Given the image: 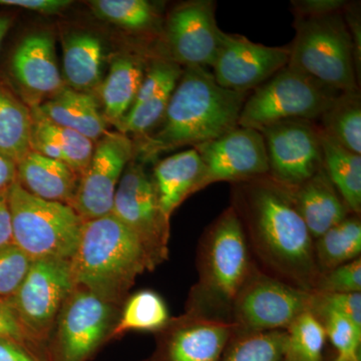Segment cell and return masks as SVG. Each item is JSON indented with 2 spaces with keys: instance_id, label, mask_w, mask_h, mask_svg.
I'll return each instance as SVG.
<instances>
[{
  "instance_id": "6da1fadb",
  "label": "cell",
  "mask_w": 361,
  "mask_h": 361,
  "mask_svg": "<svg viewBox=\"0 0 361 361\" xmlns=\"http://www.w3.org/2000/svg\"><path fill=\"white\" fill-rule=\"evenodd\" d=\"M241 223L254 262L271 277L314 292L320 276L314 240L291 190L269 175L233 183L230 205Z\"/></svg>"
},
{
  "instance_id": "7a4b0ae2",
  "label": "cell",
  "mask_w": 361,
  "mask_h": 361,
  "mask_svg": "<svg viewBox=\"0 0 361 361\" xmlns=\"http://www.w3.org/2000/svg\"><path fill=\"white\" fill-rule=\"evenodd\" d=\"M249 94L221 87L209 68H185L160 123L134 142L135 160L144 164L172 149L194 148L235 129Z\"/></svg>"
},
{
  "instance_id": "3957f363",
  "label": "cell",
  "mask_w": 361,
  "mask_h": 361,
  "mask_svg": "<svg viewBox=\"0 0 361 361\" xmlns=\"http://www.w3.org/2000/svg\"><path fill=\"white\" fill-rule=\"evenodd\" d=\"M255 267L241 223L227 207L199 242L198 281L190 291L186 313L231 323L235 301Z\"/></svg>"
},
{
  "instance_id": "277c9868",
  "label": "cell",
  "mask_w": 361,
  "mask_h": 361,
  "mask_svg": "<svg viewBox=\"0 0 361 361\" xmlns=\"http://www.w3.org/2000/svg\"><path fill=\"white\" fill-rule=\"evenodd\" d=\"M70 266L75 287L108 303L122 300L135 278L155 269L141 242L113 214L84 222Z\"/></svg>"
},
{
  "instance_id": "5b68a950",
  "label": "cell",
  "mask_w": 361,
  "mask_h": 361,
  "mask_svg": "<svg viewBox=\"0 0 361 361\" xmlns=\"http://www.w3.org/2000/svg\"><path fill=\"white\" fill-rule=\"evenodd\" d=\"M294 18L295 37L289 44L287 66L338 92L360 90L355 49L343 11L318 18Z\"/></svg>"
},
{
  "instance_id": "8992f818",
  "label": "cell",
  "mask_w": 361,
  "mask_h": 361,
  "mask_svg": "<svg viewBox=\"0 0 361 361\" xmlns=\"http://www.w3.org/2000/svg\"><path fill=\"white\" fill-rule=\"evenodd\" d=\"M13 241L32 261H70L77 250L84 221L71 206L37 198L13 183L9 189Z\"/></svg>"
},
{
  "instance_id": "52a82bcc",
  "label": "cell",
  "mask_w": 361,
  "mask_h": 361,
  "mask_svg": "<svg viewBox=\"0 0 361 361\" xmlns=\"http://www.w3.org/2000/svg\"><path fill=\"white\" fill-rule=\"evenodd\" d=\"M341 94L285 66L252 90L240 114L238 127L261 130L283 121L317 122Z\"/></svg>"
},
{
  "instance_id": "ba28073f",
  "label": "cell",
  "mask_w": 361,
  "mask_h": 361,
  "mask_svg": "<svg viewBox=\"0 0 361 361\" xmlns=\"http://www.w3.org/2000/svg\"><path fill=\"white\" fill-rule=\"evenodd\" d=\"M311 304V292L271 277L256 265L233 307L234 334L286 330Z\"/></svg>"
},
{
  "instance_id": "9c48e42d",
  "label": "cell",
  "mask_w": 361,
  "mask_h": 361,
  "mask_svg": "<svg viewBox=\"0 0 361 361\" xmlns=\"http://www.w3.org/2000/svg\"><path fill=\"white\" fill-rule=\"evenodd\" d=\"M114 216L141 242L154 268L168 258L170 220L161 212L153 178L144 164H128L114 201Z\"/></svg>"
},
{
  "instance_id": "30bf717a",
  "label": "cell",
  "mask_w": 361,
  "mask_h": 361,
  "mask_svg": "<svg viewBox=\"0 0 361 361\" xmlns=\"http://www.w3.org/2000/svg\"><path fill=\"white\" fill-rule=\"evenodd\" d=\"M75 288L70 261L40 259L32 261L20 288L7 302L28 334L39 343Z\"/></svg>"
},
{
  "instance_id": "8fae6325",
  "label": "cell",
  "mask_w": 361,
  "mask_h": 361,
  "mask_svg": "<svg viewBox=\"0 0 361 361\" xmlns=\"http://www.w3.org/2000/svg\"><path fill=\"white\" fill-rule=\"evenodd\" d=\"M259 132L264 137L272 179L293 189L323 168L320 128L317 122L289 120Z\"/></svg>"
},
{
  "instance_id": "7c38bea8",
  "label": "cell",
  "mask_w": 361,
  "mask_h": 361,
  "mask_svg": "<svg viewBox=\"0 0 361 361\" xmlns=\"http://www.w3.org/2000/svg\"><path fill=\"white\" fill-rule=\"evenodd\" d=\"M134 158V142L118 130L108 132L94 142L92 160L70 205L84 222L111 215L116 188Z\"/></svg>"
},
{
  "instance_id": "4fadbf2b",
  "label": "cell",
  "mask_w": 361,
  "mask_h": 361,
  "mask_svg": "<svg viewBox=\"0 0 361 361\" xmlns=\"http://www.w3.org/2000/svg\"><path fill=\"white\" fill-rule=\"evenodd\" d=\"M215 11L212 0H192L175 6L164 25V56L183 68H212L223 33Z\"/></svg>"
},
{
  "instance_id": "5bb4252c",
  "label": "cell",
  "mask_w": 361,
  "mask_h": 361,
  "mask_svg": "<svg viewBox=\"0 0 361 361\" xmlns=\"http://www.w3.org/2000/svg\"><path fill=\"white\" fill-rule=\"evenodd\" d=\"M290 47H266L239 35L223 32L212 66L216 82L224 89L250 92L288 65Z\"/></svg>"
},
{
  "instance_id": "9a60e30c",
  "label": "cell",
  "mask_w": 361,
  "mask_h": 361,
  "mask_svg": "<svg viewBox=\"0 0 361 361\" xmlns=\"http://www.w3.org/2000/svg\"><path fill=\"white\" fill-rule=\"evenodd\" d=\"M205 166L201 190L218 182H242L268 175L264 137L257 130L237 127L194 147Z\"/></svg>"
},
{
  "instance_id": "2e32d148",
  "label": "cell",
  "mask_w": 361,
  "mask_h": 361,
  "mask_svg": "<svg viewBox=\"0 0 361 361\" xmlns=\"http://www.w3.org/2000/svg\"><path fill=\"white\" fill-rule=\"evenodd\" d=\"M61 308L58 336L49 361H87L106 336L111 303L75 287Z\"/></svg>"
},
{
  "instance_id": "e0dca14e",
  "label": "cell",
  "mask_w": 361,
  "mask_h": 361,
  "mask_svg": "<svg viewBox=\"0 0 361 361\" xmlns=\"http://www.w3.org/2000/svg\"><path fill=\"white\" fill-rule=\"evenodd\" d=\"M11 73L30 108L39 106L66 87L56 61L54 35L47 30L20 40L11 56Z\"/></svg>"
},
{
  "instance_id": "ac0fdd59",
  "label": "cell",
  "mask_w": 361,
  "mask_h": 361,
  "mask_svg": "<svg viewBox=\"0 0 361 361\" xmlns=\"http://www.w3.org/2000/svg\"><path fill=\"white\" fill-rule=\"evenodd\" d=\"M149 361H222L234 334L231 323L191 314L170 320Z\"/></svg>"
},
{
  "instance_id": "d6986e66",
  "label": "cell",
  "mask_w": 361,
  "mask_h": 361,
  "mask_svg": "<svg viewBox=\"0 0 361 361\" xmlns=\"http://www.w3.org/2000/svg\"><path fill=\"white\" fill-rule=\"evenodd\" d=\"M205 166L194 148L180 152L156 164L153 178L161 212L171 221L176 209L201 191Z\"/></svg>"
},
{
  "instance_id": "ffe728a7",
  "label": "cell",
  "mask_w": 361,
  "mask_h": 361,
  "mask_svg": "<svg viewBox=\"0 0 361 361\" xmlns=\"http://www.w3.org/2000/svg\"><path fill=\"white\" fill-rule=\"evenodd\" d=\"M290 190L297 211L313 240L353 214L342 200L324 168Z\"/></svg>"
},
{
  "instance_id": "44dd1931",
  "label": "cell",
  "mask_w": 361,
  "mask_h": 361,
  "mask_svg": "<svg viewBox=\"0 0 361 361\" xmlns=\"http://www.w3.org/2000/svg\"><path fill=\"white\" fill-rule=\"evenodd\" d=\"M32 110V151L49 158L63 161L78 176L84 175L94 154V142L52 123L40 111L39 106Z\"/></svg>"
},
{
  "instance_id": "7402d4cb",
  "label": "cell",
  "mask_w": 361,
  "mask_h": 361,
  "mask_svg": "<svg viewBox=\"0 0 361 361\" xmlns=\"http://www.w3.org/2000/svg\"><path fill=\"white\" fill-rule=\"evenodd\" d=\"M80 178L63 161L30 151L16 165V180L28 193L71 205Z\"/></svg>"
},
{
  "instance_id": "603a6c76",
  "label": "cell",
  "mask_w": 361,
  "mask_h": 361,
  "mask_svg": "<svg viewBox=\"0 0 361 361\" xmlns=\"http://www.w3.org/2000/svg\"><path fill=\"white\" fill-rule=\"evenodd\" d=\"M135 54H123L114 59L108 75L97 87L99 106L106 123L120 130L134 104L148 63Z\"/></svg>"
},
{
  "instance_id": "cb8c5ba5",
  "label": "cell",
  "mask_w": 361,
  "mask_h": 361,
  "mask_svg": "<svg viewBox=\"0 0 361 361\" xmlns=\"http://www.w3.org/2000/svg\"><path fill=\"white\" fill-rule=\"evenodd\" d=\"M39 108L52 123L75 130L94 142L108 133V123L102 113L99 99L94 94L66 87Z\"/></svg>"
},
{
  "instance_id": "d4e9b609",
  "label": "cell",
  "mask_w": 361,
  "mask_h": 361,
  "mask_svg": "<svg viewBox=\"0 0 361 361\" xmlns=\"http://www.w3.org/2000/svg\"><path fill=\"white\" fill-rule=\"evenodd\" d=\"M104 44L97 35L87 32L71 33L63 44V80L77 92L97 90L103 82Z\"/></svg>"
},
{
  "instance_id": "484cf974",
  "label": "cell",
  "mask_w": 361,
  "mask_h": 361,
  "mask_svg": "<svg viewBox=\"0 0 361 361\" xmlns=\"http://www.w3.org/2000/svg\"><path fill=\"white\" fill-rule=\"evenodd\" d=\"M32 110L0 82V153L18 163L30 151Z\"/></svg>"
},
{
  "instance_id": "4316f807",
  "label": "cell",
  "mask_w": 361,
  "mask_h": 361,
  "mask_svg": "<svg viewBox=\"0 0 361 361\" xmlns=\"http://www.w3.org/2000/svg\"><path fill=\"white\" fill-rule=\"evenodd\" d=\"M323 168L349 211L361 213V155L353 153L320 129Z\"/></svg>"
},
{
  "instance_id": "83f0119b",
  "label": "cell",
  "mask_w": 361,
  "mask_h": 361,
  "mask_svg": "<svg viewBox=\"0 0 361 361\" xmlns=\"http://www.w3.org/2000/svg\"><path fill=\"white\" fill-rule=\"evenodd\" d=\"M314 255L320 274L360 258V215L350 214L348 218L315 239Z\"/></svg>"
},
{
  "instance_id": "f1b7e54d",
  "label": "cell",
  "mask_w": 361,
  "mask_h": 361,
  "mask_svg": "<svg viewBox=\"0 0 361 361\" xmlns=\"http://www.w3.org/2000/svg\"><path fill=\"white\" fill-rule=\"evenodd\" d=\"M317 125L343 148L361 155L360 90L341 92L320 116Z\"/></svg>"
},
{
  "instance_id": "f546056e",
  "label": "cell",
  "mask_w": 361,
  "mask_h": 361,
  "mask_svg": "<svg viewBox=\"0 0 361 361\" xmlns=\"http://www.w3.org/2000/svg\"><path fill=\"white\" fill-rule=\"evenodd\" d=\"M89 6L97 18L129 32H151L160 23L156 6L146 0H92Z\"/></svg>"
},
{
  "instance_id": "4dcf8cb0",
  "label": "cell",
  "mask_w": 361,
  "mask_h": 361,
  "mask_svg": "<svg viewBox=\"0 0 361 361\" xmlns=\"http://www.w3.org/2000/svg\"><path fill=\"white\" fill-rule=\"evenodd\" d=\"M170 320L167 305L158 293L152 290L139 291L128 300L111 337L134 330L159 331L165 329Z\"/></svg>"
},
{
  "instance_id": "1f68e13d",
  "label": "cell",
  "mask_w": 361,
  "mask_h": 361,
  "mask_svg": "<svg viewBox=\"0 0 361 361\" xmlns=\"http://www.w3.org/2000/svg\"><path fill=\"white\" fill-rule=\"evenodd\" d=\"M287 350L285 330L234 334L222 361H283Z\"/></svg>"
},
{
  "instance_id": "d6a6232c",
  "label": "cell",
  "mask_w": 361,
  "mask_h": 361,
  "mask_svg": "<svg viewBox=\"0 0 361 361\" xmlns=\"http://www.w3.org/2000/svg\"><path fill=\"white\" fill-rule=\"evenodd\" d=\"M286 357L291 361H322L326 334L322 323L310 310L301 313L285 330Z\"/></svg>"
},
{
  "instance_id": "836d02e7",
  "label": "cell",
  "mask_w": 361,
  "mask_h": 361,
  "mask_svg": "<svg viewBox=\"0 0 361 361\" xmlns=\"http://www.w3.org/2000/svg\"><path fill=\"white\" fill-rule=\"evenodd\" d=\"M311 312L324 327L327 338L336 348L334 361H361V329L346 316L329 310H316Z\"/></svg>"
},
{
  "instance_id": "e575fe53",
  "label": "cell",
  "mask_w": 361,
  "mask_h": 361,
  "mask_svg": "<svg viewBox=\"0 0 361 361\" xmlns=\"http://www.w3.org/2000/svg\"><path fill=\"white\" fill-rule=\"evenodd\" d=\"M32 263V259L14 244L0 249V299L7 301L16 294Z\"/></svg>"
},
{
  "instance_id": "d590c367",
  "label": "cell",
  "mask_w": 361,
  "mask_h": 361,
  "mask_svg": "<svg viewBox=\"0 0 361 361\" xmlns=\"http://www.w3.org/2000/svg\"><path fill=\"white\" fill-rule=\"evenodd\" d=\"M314 292L355 293L361 292V258L320 274Z\"/></svg>"
},
{
  "instance_id": "8d00e7d4",
  "label": "cell",
  "mask_w": 361,
  "mask_h": 361,
  "mask_svg": "<svg viewBox=\"0 0 361 361\" xmlns=\"http://www.w3.org/2000/svg\"><path fill=\"white\" fill-rule=\"evenodd\" d=\"M336 311L361 329V292L355 293H318L312 292L311 310Z\"/></svg>"
},
{
  "instance_id": "74e56055",
  "label": "cell",
  "mask_w": 361,
  "mask_h": 361,
  "mask_svg": "<svg viewBox=\"0 0 361 361\" xmlns=\"http://www.w3.org/2000/svg\"><path fill=\"white\" fill-rule=\"evenodd\" d=\"M0 337L16 341L30 351L39 361H47L39 350V343L28 334L13 307L2 299H0Z\"/></svg>"
},
{
  "instance_id": "f35d334b",
  "label": "cell",
  "mask_w": 361,
  "mask_h": 361,
  "mask_svg": "<svg viewBox=\"0 0 361 361\" xmlns=\"http://www.w3.org/2000/svg\"><path fill=\"white\" fill-rule=\"evenodd\" d=\"M348 1L344 0H294L291 2L294 16L318 18L342 13Z\"/></svg>"
},
{
  "instance_id": "ab89813d",
  "label": "cell",
  "mask_w": 361,
  "mask_h": 361,
  "mask_svg": "<svg viewBox=\"0 0 361 361\" xmlns=\"http://www.w3.org/2000/svg\"><path fill=\"white\" fill-rule=\"evenodd\" d=\"M73 4L70 0H0V6L16 7L47 16H54Z\"/></svg>"
},
{
  "instance_id": "60d3db41",
  "label": "cell",
  "mask_w": 361,
  "mask_h": 361,
  "mask_svg": "<svg viewBox=\"0 0 361 361\" xmlns=\"http://www.w3.org/2000/svg\"><path fill=\"white\" fill-rule=\"evenodd\" d=\"M344 20L348 25L351 39H353V49H355V59L356 71L360 80L361 68V20L360 4L348 2L343 11Z\"/></svg>"
},
{
  "instance_id": "b9f144b4",
  "label": "cell",
  "mask_w": 361,
  "mask_h": 361,
  "mask_svg": "<svg viewBox=\"0 0 361 361\" xmlns=\"http://www.w3.org/2000/svg\"><path fill=\"white\" fill-rule=\"evenodd\" d=\"M0 361H39L27 349L11 339L0 337Z\"/></svg>"
},
{
  "instance_id": "7bdbcfd3",
  "label": "cell",
  "mask_w": 361,
  "mask_h": 361,
  "mask_svg": "<svg viewBox=\"0 0 361 361\" xmlns=\"http://www.w3.org/2000/svg\"><path fill=\"white\" fill-rule=\"evenodd\" d=\"M7 195L8 192L0 194V249L13 244L11 216Z\"/></svg>"
},
{
  "instance_id": "ee69618b",
  "label": "cell",
  "mask_w": 361,
  "mask_h": 361,
  "mask_svg": "<svg viewBox=\"0 0 361 361\" xmlns=\"http://www.w3.org/2000/svg\"><path fill=\"white\" fill-rule=\"evenodd\" d=\"M16 180V164L0 153V194L9 191Z\"/></svg>"
},
{
  "instance_id": "f6af8a7d",
  "label": "cell",
  "mask_w": 361,
  "mask_h": 361,
  "mask_svg": "<svg viewBox=\"0 0 361 361\" xmlns=\"http://www.w3.org/2000/svg\"><path fill=\"white\" fill-rule=\"evenodd\" d=\"M13 23V18L9 14H0V47L4 39H6L7 32L11 30Z\"/></svg>"
},
{
  "instance_id": "bcb514c9",
  "label": "cell",
  "mask_w": 361,
  "mask_h": 361,
  "mask_svg": "<svg viewBox=\"0 0 361 361\" xmlns=\"http://www.w3.org/2000/svg\"><path fill=\"white\" fill-rule=\"evenodd\" d=\"M283 361H291V360H288V358H287L286 356H285V358H284Z\"/></svg>"
}]
</instances>
